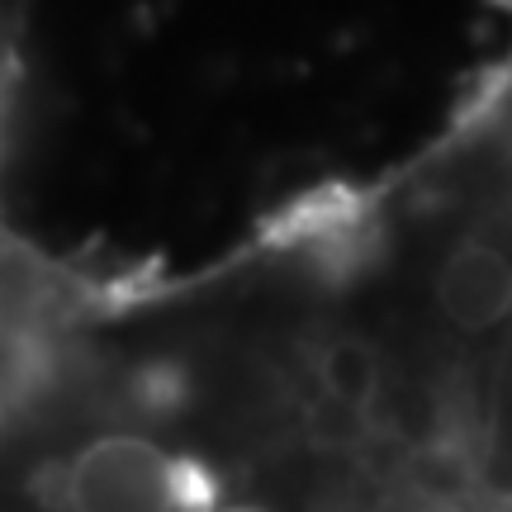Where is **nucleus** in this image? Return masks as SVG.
Instances as JSON below:
<instances>
[{
  "label": "nucleus",
  "mask_w": 512,
  "mask_h": 512,
  "mask_svg": "<svg viewBox=\"0 0 512 512\" xmlns=\"http://www.w3.org/2000/svg\"><path fill=\"white\" fill-rule=\"evenodd\" d=\"M204 475L195 460L143 432L81 441L53 470L57 512H200Z\"/></svg>",
  "instance_id": "obj_1"
}]
</instances>
